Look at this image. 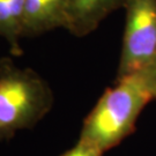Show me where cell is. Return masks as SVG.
Masks as SVG:
<instances>
[{"mask_svg":"<svg viewBox=\"0 0 156 156\" xmlns=\"http://www.w3.org/2000/svg\"><path fill=\"white\" fill-rule=\"evenodd\" d=\"M153 96L141 72L117 78L84 118L80 138L101 154L135 131V124Z\"/></svg>","mask_w":156,"mask_h":156,"instance_id":"obj_1","label":"cell"},{"mask_svg":"<svg viewBox=\"0 0 156 156\" xmlns=\"http://www.w3.org/2000/svg\"><path fill=\"white\" fill-rule=\"evenodd\" d=\"M53 93L31 68H20L9 58L0 60V140L33 128L50 111Z\"/></svg>","mask_w":156,"mask_h":156,"instance_id":"obj_2","label":"cell"},{"mask_svg":"<svg viewBox=\"0 0 156 156\" xmlns=\"http://www.w3.org/2000/svg\"><path fill=\"white\" fill-rule=\"evenodd\" d=\"M117 78L145 69L156 58V0H126Z\"/></svg>","mask_w":156,"mask_h":156,"instance_id":"obj_3","label":"cell"},{"mask_svg":"<svg viewBox=\"0 0 156 156\" xmlns=\"http://www.w3.org/2000/svg\"><path fill=\"white\" fill-rule=\"evenodd\" d=\"M125 4L126 0H67L65 29L76 37L87 36Z\"/></svg>","mask_w":156,"mask_h":156,"instance_id":"obj_4","label":"cell"},{"mask_svg":"<svg viewBox=\"0 0 156 156\" xmlns=\"http://www.w3.org/2000/svg\"><path fill=\"white\" fill-rule=\"evenodd\" d=\"M67 0H24L23 37L65 28Z\"/></svg>","mask_w":156,"mask_h":156,"instance_id":"obj_5","label":"cell"},{"mask_svg":"<svg viewBox=\"0 0 156 156\" xmlns=\"http://www.w3.org/2000/svg\"><path fill=\"white\" fill-rule=\"evenodd\" d=\"M24 0H0V37L6 39L14 55H20L19 41L23 37Z\"/></svg>","mask_w":156,"mask_h":156,"instance_id":"obj_6","label":"cell"},{"mask_svg":"<svg viewBox=\"0 0 156 156\" xmlns=\"http://www.w3.org/2000/svg\"><path fill=\"white\" fill-rule=\"evenodd\" d=\"M102 155L103 154H101L100 151H96L91 146L87 145V144L82 142L81 140H79L72 148H69L68 151H66L60 156H102Z\"/></svg>","mask_w":156,"mask_h":156,"instance_id":"obj_7","label":"cell"},{"mask_svg":"<svg viewBox=\"0 0 156 156\" xmlns=\"http://www.w3.org/2000/svg\"><path fill=\"white\" fill-rule=\"evenodd\" d=\"M145 76L148 88L151 90L153 100H156V58L146 67L145 69L140 71Z\"/></svg>","mask_w":156,"mask_h":156,"instance_id":"obj_8","label":"cell"}]
</instances>
